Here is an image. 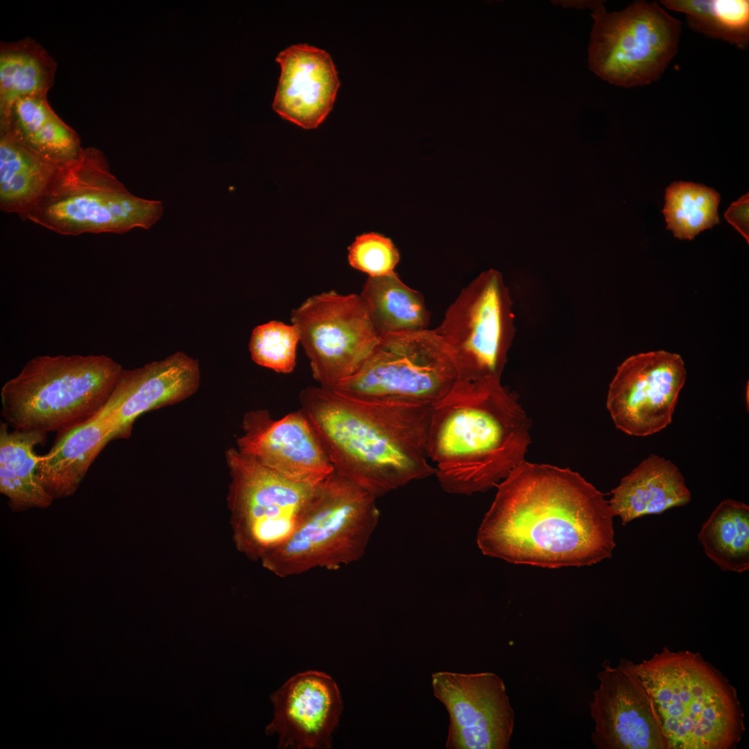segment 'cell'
<instances>
[{
	"label": "cell",
	"instance_id": "cell-28",
	"mask_svg": "<svg viewBox=\"0 0 749 749\" xmlns=\"http://www.w3.org/2000/svg\"><path fill=\"white\" fill-rule=\"evenodd\" d=\"M665 8L684 13L688 26L707 37L746 49L749 43L748 0H663Z\"/></svg>",
	"mask_w": 749,
	"mask_h": 749
},
{
	"label": "cell",
	"instance_id": "cell-20",
	"mask_svg": "<svg viewBox=\"0 0 749 749\" xmlns=\"http://www.w3.org/2000/svg\"><path fill=\"white\" fill-rule=\"evenodd\" d=\"M610 493L608 503L614 517L619 516L623 525L645 515H658L685 506L691 499L678 467L655 454L640 462Z\"/></svg>",
	"mask_w": 749,
	"mask_h": 749
},
{
	"label": "cell",
	"instance_id": "cell-15",
	"mask_svg": "<svg viewBox=\"0 0 749 749\" xmlns=\"http://www.w3.org/2000/svg\"><path fill=\"white\" fill-rule=\"evenodd\" d=\"M589 703L591 740L598 749H667L652 697L626 657L612 666L605 660Z\"/></svg>",
	"mask_w": 749,
	"mask_h": 749
},
{
	"label": "cell",
	"instance_id": "cell-8",
	"mask_svg": "<svg viewBox=\"0 0 749 749\" xmlns=\"http://www.w3.org/2000/svg\"><path fill=\"white\" fill-rule=\"evenodd\" d=\"M588 46L590 69L623 87L657 80L676 54L681 22L655 2L635 1L607 12L596 1Z\"/></svg>",
	"mask_w": 749,
	"mask_h": 749
},
{
	"label": "cell",
	"instance_id": "cell-19",
	"mask_svg": "<svg viewBox=\"0 0 749 749\" xmlns=\"http://www.w3.org/2000/svg\"><path fill=\"white\" fill-rule=\"evenodd\" d=\"M281 67L273 110L304 129L317 128L332 110L340 80L331 55L307 44L279 53Z\"/></svg>",
	"mask_w": 749,
	"mask_h": 749
},
{
	"label": "cell",
	"instance_id": "cell-26",
	"mask_svg": "<svg viewBox=\"0 0 749 749\" xmlns=\"http://www.w3.org/2000/svg\"><path fill=\"white\" fill-rule=\"evenodd\" d=\"M359 295L379 336L428 329L430 313L422 295L395 272L368 277Z\"/></svg>",
	"mask_w": 749,
	"mask_h": 749
},
{
	"label": "cell",
	"instance_id": "cell-9",
	"mask_svg": "<svg viewBox=\"0 0 749 749\" xmlns=\"http://www.w3.org/2000/svg\"><path fill=\"white\" fill-rule=\"evenodd\" d=\"M458 379L435 329L388 334L359 368L335 388L371 399L433 406Z\"/></svg>",
	"mask_w": 749,
	"mask_h": 749
},
{
	"label": "cell",
	"instance_id": "cell-18",
	"mask_svg": "<svg viewBox=\"0 0 749 749\" xmlns=\"http://www.w3.org/2000/svg\"><path fill=\"white\" fill-rule=\"evenodd\" d=\"M275 716L268 730L279 734L281 748H332L343 701L336 682L318 671L297 673L272 696Z\"/></svg>",
	"mask_w": 749,
	"mask_h": 749
},
{
	"label": "cell",
	"instance_id": "cell-1",
	"mask_svg": "<svg viewBox=\"0 0 749 749\" xmlns=\"http://www.w3.org/2000/svg\"><path fill=\"white\" fill-rule=\"evenodd\" d=\"M497 488L477 532L483 554L551 569L611 558L614 515L604 494L579 473L525 460Z\"/></svg>",
	"mask_w": 749,
	"mask_h": 749
},
{
	"label": "cell",
	"instance_id": "cell-24",
	"mask_svg": "<svg viewBox=\"0 0 749 749\" xmlns=\"http://www.w3.org/2000/svg\"><path fill=\"white\" fill-rule=\"evenodd\" d=\"M46 433L35 431H9L0 424V491L13 510L46 508L53 498L37 476L38 456L35 447L42 443Z\"/></svg>",
	"mask_w": 749,
	"mask_h": 749
},
{
	"label": "cell",
	"instance_id": "cell-27",
	"mask_svg": "<svg viewBox=\"0 0 749 749\" xmlns=\"http://www.w3.org/2000/svg\"><path fill=\"white\" fill-rule=\"evenodd\" d=\"M706 556L723 571L749 569V506L725 499L712 511L698 533Z\"/></svg>",
	"mask_w": 749,
	"mask_h": 749
},
{
	"label": "cell",
	"instance_id": "cell-21",
	"mask_svg": "<svg viewBox=\"0 0 749 749\" xmlns=\"http://www.w3.org/2000/svg\"><path fill=\"white\" fill-rule=\"evenodd\" d=\"M111 440V425L97 415L60 433L49 451L38 456L36 473L40 483L53 499L72 495Z\"/></svg>",
	"mask_w": 749,
	"mask_h": 749
},
{
	"label": "cell",
	"instance_id": "cell-11",
	"mask_svg": "<svg viewBox=\"0 0 749 749\" xmlns=\"http://www.w3.org/2000/svg\"><path fill=\"white\" fill-rule=\"evenodd\" d=\"M225 458L233 540L246 557L261 560L291 536L316 484L287 479L236 448Z\"/></svg>",
	"mask_w": 749,
	"mask_h": 749
},
{
	"label": "cell",
	"instance_id": "cell-12",
	"mask_svg": "<svg viewBox=\"0 0 749 749\" xmlns=\"http://www.w3.org/2000/svg\"><path fill=\"white\" fill-rule=\"evenodd\" d=\"M291 321L313 378L325 388H334L352 375L379 338L356 293L332 290L313 295L292 310Z\"/></svg>",
	"mask_w": 749,
	"mask_h": 749
},
{
	"label": "cell",
	"instance_id": "cell-32",
	"mask_svg": "<svg viewBox=\"0 0 749 749\" xmlns=\"http://www.w3.org/2000/svg\"><path fill=\"white\" fill-rule=\"evenodd\" d=\"M748 193L732 203L724 214L730 223L748 242Z\"/></svg>",
	"mask_w": 749,
	"mask_h": 749
},
{
	"label": "cell",
	"instance_id": "cell-13",
	"mask_svg": "<svg viewBox=\"0 0 749 749\" xmlns=\"http://www.w3.org/2000/svg\"><path fill=\"white\" fill-rule=\"evenodd\" d=\"M687 372L681 356L664 350L629 356L609 386L606 407L616 427L645 437L668 427Z\"/></svg>",
	"mask_w": 749,
	"mask_h": 749
},
{
	"label": "cell",
	"instance_id": "cell-25",
	"mask_svg": "<svg viewBox=\"0 0 749 749\" xmlns=\"http://www.w3.org/2000/svg\"><path fill=\"white\" fill-rule=\"evenodd\" d=\"M57 63L35 40L26 37L0 44V121L25 97L47 96Z\"/></svg>",
	"mask_w": 749,
	"mask_h": 749
},
{
	"label": "cell",
	"instance_id": "cell-5",
	"mask_svg": "<svg viewBox=\"0 0 749 749\" xmlns=\"http://www.w3.org/2000/svg\"><path fill=\"white\" fill-rule=\"evenodd\" d=\"M123 368L103 355L37 356L1 388V415L14 429L61 433L90 419Z\"/></svg>",
	"mask_w": 749,
	"mask_h": 749
},
{
	"label": "cell",
	"instance_id": "cell-31",
	"mask_svg": "<svg viewBox=\"0 0 749 749\" xmlns=\"http://www.w3.org/2000/svg\"><path fill=\"white\" fill-rule=\"evenodd\" d=\"M350 265L368 277H380L395 272L400 259L393 241L384 235L369 232L358 236L348 248Z\"/></svg>",
	"mask_w": 749,
	"mask_h": 749
},
{
	"label": "cell",
	"instance_id": "cell-29",
	"mask_svg": "<svg viewBox=\"0 0 749 749\" xmlns=\"http://www.w3.org/2000/svg\"><path fill=\"white\" fill-rule=\"evenodd\" d=\"M720 195L706 186L673 182L666 189L662 212L667 229L680 239H693L700 232L719 223Z\"/></svg>",
	"mask_w": 749,
	"mask_h": 749
},
{
	"label": "cell",
	"instance_id": "cell-3",
	"mask_svg": "<svg viewBox=\"0 0 749 749\" xmlns=\"http://www.w3.org/2000/svg\"><path fill=\"white\" fill-rule=\"evenodd\" d=\"M531 421L500 379H458L431 407L429 458L441 488L470 495L497 485L525 461Z\"/></svg>",
	"mask_w": 749,
	"mask_h": 749
},
{
	"label": "cell",
	"instance_id": "cell-14",
	"mask_svg": "<svg viewBox=\"0 0 749 749\" xmlns=\"http://www.w3.org/2000/svg\"><path fill=\"white\" fill-rule=\"evenodd\" d=\"M431 686L449 717L447 749L509 748L515 712L499 675L438 671Z\"/></svg>",
	"mask_w": 749,
	"mask_h": 749
},
{
	"label": "cell",
	"instance_id": "cell-17",
	"mask_svg": "<svg viewBox=\"0 0 749 749\" xmlns=\"http://www.w3.org/2000/svg\"><path fill=\"white\" fill-rule=\"evenodd\" d=\"M200 383L197 360L179 352L141 368L123 370L112 393L95 415L105 418L112 440L127 438L142 414L183 401Z\"/></svg>",
	"mask_w": 749,
	"mask_h": 749
},
{
	"label": "cell",
	"instance_id": "cell-30",
	"mask_svg": "<svg viewBox=\"0 0 749 749\" xmlns=\"http://www.w3.org/2000/svg\"><path fill=\"white\" fill-rule=\"evenodd\" d=\"M298 343L300 334L295 325L271 320L253 329L249 350L257 364L288 374L295 368Z\"/></svg>",
	"mask_w": 749,
	"mask_h": 749
},
{
	"label": "cell",
	"instance_id": "cell-22",
	"mask_svg": "<svg viewBox=\"0 0 749 749\" xmlns=\"http://www.w3.org/2000/svg\"><path fill=\"white\" fill-rule=\"evenodd\" d=\"M0 130L44 158L60 165L78 159L84 148L78 134L50 106L46 96L17 100Z\"/></svg>",
	"mask_w": 749,
	"mask_h": 749
},
{
	"label": "cell",
	"instance_id": "cell-10",
	"mask_svg": "<svg viewBox=\"0 0 749 749\" xmlns=\"http://www.w3.org/2000/svg\"><path fill=\"white\" fill-rule=\"evenodd\" d=\"M513 302L499 272L481 273L463 288L435 329L458 379H500L515 334Z\"/></svg>",
	"mask_w": 749,
	"mask_h": 749
},
{
	"label": "cell",
	"instance_id": "cell-7",
	"mask_svg": "<svg viewBox=\"0 0 749 749\" xmlns=\"http://www.w3.org/2000/svg\"><path fill=\"white\" fill-rule=\"evenodd\" d=\"M163 212L162 202L130 192L111 173L104 153L88 147L78 159L60 166L23 220L66 236L122 234L149 229Z\"/></svg>",
	"mask_w": 749,
	"mask_h": 749
},
{
	"label": "cell",
	"instance_id": "cell-2",
	"mask_svg": "<svg viewBox=\"0 0 749 749\" xmlns=\"http://www.w3.org/2000/svg\"><path fill=\"white\" fill-rule=\"evenodd\" d=\"M304 413L334 471L376 498L435 473L427 450L432 406L309 386Z\"/></svg>",
	"mask_w": 749,
	"mask_h": 749
},
{
	"label": "cell",
	"instance_id": "cell-23",
	"mask_svg": "<svg viewBox=\"0 0 749 749\" xmlns=\"http://www.w3.org/2000/svg\"><path fill=\"white\" fill-rule=\"evenodd\" d=\"M60 166L0 130L1 210L23 219L44 195Z\"/></svg>",
	"mask_w": 749,
	"mask_h": 749
},
{
	"label": "cell",
	"instance_id": "cell-16",
	"mask_svg": "<svg viewBox=\"0 0 749 749\" xmlns=\"http://www.w3.org/2000/svg\"><path fill=\"white\" fill-rule=\"evenodd\" d=\"M242 429L236 449L287 479L313 485L334 471L301 409L278 420L266 410L250 411Z\"/></svg>",
	"mask_w": 749,
	"mask_h": 749
},
{
	"label": "cell",
	"instance_id": "cell-4",
	"mask_svg": "<svg viewBox=\"0 0 749 749\" xmlns=\"http://www.w3.org/2000/svg\"><path fill=\"white\" fill-rule=\"evenodd\" d=\"M667 749H734L746 730L736 689L698 652L666 646L637 664Z\"/></svg>",
	"mask_w": 749,
	"mask_h": 749
},
{
	"label": "cell",
	"instance_id": "cell-6",
	"mask_svg": "<svg viewBox=\"0 0 749 749\" xmlns=\"http://www.w3.org/2000/svg\"><path fill=\"white\" fill-rule=\"evenodd\" d=\"M376 499L334 471L314 485L294 532L262 566L286 578L359 560L379 522Z\"/></svg>",
	"mask_w": 749,
	"mask_h": 749
}]
</instances>
